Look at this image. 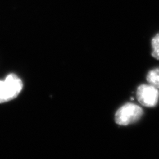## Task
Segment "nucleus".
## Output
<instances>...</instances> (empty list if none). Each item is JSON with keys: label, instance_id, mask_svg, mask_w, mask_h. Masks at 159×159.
<instances>
[{"label": "nucleus", "instance_id": "f257e3e1", "mask_svg": "<svg viewBox=\"0 0 159 159\" xmlns=\"http://www.w3.org/2000/svg\"><path fill=\"white\" fill-rule=\"evenodd\" d=\"M22 88L21 80L16 74H9L4 80H0V103L7 102L17 98Z\"/></svg>", "mask_w": 159, "mask_h": 159}, {"label": "nucleus", "instance_id": "f03ea898", "mask_svg": "<svg viewBox=\"0 0 159 159\" xmlns=\"http://www.w3.org/2000/svg\"><path fill=\"white\" fill-rule=\"evenodd\" d=\"M143 114V109L140 106L129 103L121 106L116 111L115 121L119 125H129L139 121Z\"/></svg>", "mask_w": 159, "mask_h": 159}, {"label": "nucleus", "instance_id": "7ed1b4c3", "mask_svg": "<svg viewBox=\"0 0 159 159\" xmlns=\"http://www.w3.org/2000/svg\"><path fill=\"white\" fill-rule=\"evenodd\" d=\"M137 98L143 106L155 107L159 100L158 89L149 84H142L137 88Z\"/></svg>", "mask_w": 159, "mask_h": 159}, {"label": "nucleus", "instance_id": "20e7f679", "mask_svg": "<svg viewBox=\"0 0 159 159\" xmlns=\"http://www.w3.org/2000/svg\"><path fill=\"white\" fill-rule=\"evenodd\" d=\"M147 80L149 84L159 89V68L152 70L148 73Z\"/></svg>", "mask_w": 159, "mask_h": 159}, {"label": "nucleus", "instance_id": "39448f33", "mask_svg": "<svg viewBox=\"0 0 159 159\" xmlns=\"http://www.w3.org/2000/svg\"><path fill=\"white\" fill-rule=\"evenodd\" d=\"M152 44V56L159 60V33L153 37L151 41Z\"/></svg>", "mask_w": 159, "mask_h": 159}]
</instances>
